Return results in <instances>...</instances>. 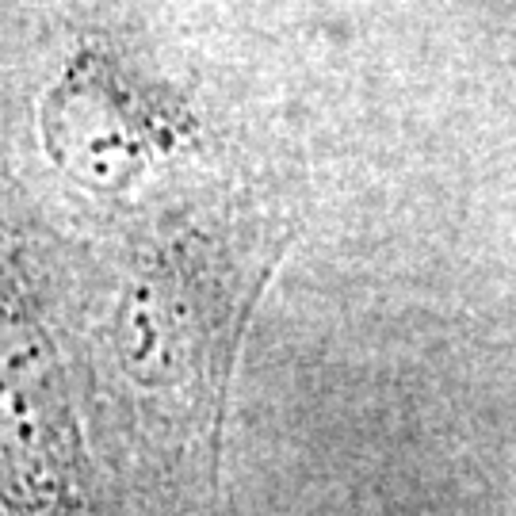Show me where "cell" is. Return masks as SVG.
<instances>
[{
    "label": "cell",
    "instance_id": "1",
    "mask_svg": "<svg viewBox=\"0 0 516 516\" xmlns=\"http://www.w3.org/2000/svg\"><path fill=\"white\" fill-rule=\"evenodd\" d=\"M58 382L50 352L16 317H0V440L27 459L58 447Z\"/></svg>",
    "mask_w": 516,
    "mask_h": 516
}]
</instances>
